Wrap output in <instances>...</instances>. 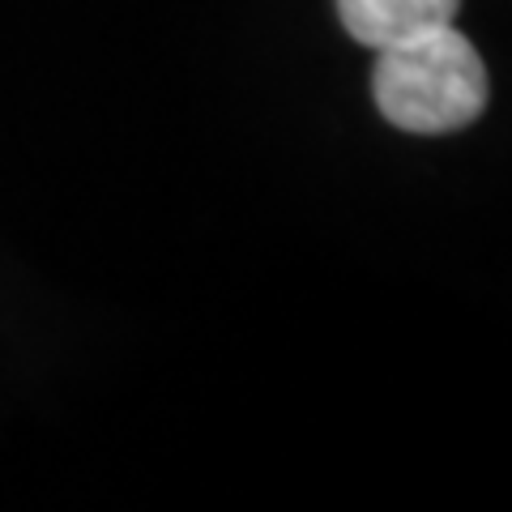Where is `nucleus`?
Instances as JSON below:
<instances>
[{"label":"nucleus","mask_w":512,"mask_h":512,"mask_svg":"<svg viewBox=\"0 0 512 512\" xmlns=\"http://www.w3.org/2000/svg\"><path fill=\"white\" fill-rule=\"evenodd\" d=\"M461 0H338L342 26L363 47H393L440 30L457 18Z\"/></svg>","instance_id":"nucleus-2"},{"label":"nucleus","mask_w":512,"mask_h":512,"mask_svg":"<svg viewBox=\"0 0 512 512\" xmlns=\"http://www.w3.org/2000/svg\"><path fill=\"white\" fill-rule=\"evenodd\" d=\"M372 90L384 120L427 137L474 124L491 94L483 56L453 22L419 39L380 47Z\"/></svg>","instance_id":"nucleus-1"}]
</instances>
